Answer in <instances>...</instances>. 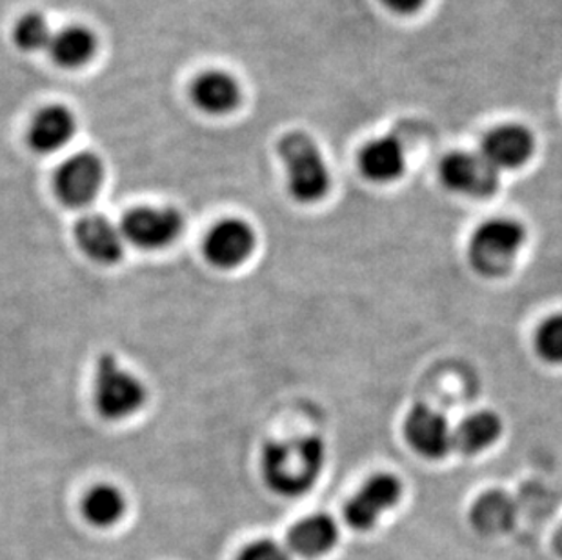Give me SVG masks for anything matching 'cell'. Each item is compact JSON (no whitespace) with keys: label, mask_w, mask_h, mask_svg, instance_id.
Returning a JSON list of instances; mask_svg holds the SVG:
<instances>
[{"label":"cell","mask_w":562,"mask_h":560,"mask_svg":"<svg viewBox=\"0 0 562 560\" xmlns=\"http://www.w3.org/2000/svg\"><path fill=\"white\" fill-rule=\"evenodd\" d=\"M326 462L323 439L306 435L290 440H273L260 457V471L266 486L281 497H301L308 493Z\"/></svg>","instance_id":"6da1fadb"},{"label":"cell","mask_w":562,"mask_h":560,"mask_svg":"<svg viewBox=\"0 0 562 560\" xmlns=\"http://www.w3.org/2000/svg\"><path fill=\"white\" fill-rule=\"evenodd\" d=\"M279 155L286 169L290 195L301 204L323 201L331 179L315 141L303 132L286 133L279 141Z\"/></svg>","instance_id":"7a4b0ae2"},{"label":"cell","mask_w":562,"mask_h":560,"mask_svg":"<svg viewBox=\"0 0 562 560\" xmlns=\"http://www.w3.org/2000/svg\"><path fill=\"white\" fill-rule=\"evenodd\" d=\"M526 243V229L514 219H490L475 227L468 243V260L479 276L501 279L514 268Z\"/></svg>","instance_id":"3957f363"},{"label":"cell","mask_w":562,"mask_h":560,"mask_svg":"<svg viewBox=\"0 0 562 560\" xmlns=\"http://www.w3.org/2000/svg\"><path fill=\"white\" fill-rule=\"evenodd\" d=\"M148 401V390L135 373L126 370L117 357L102 354L97 359L93 402L102 418L121 423L137 415Z\"/></svg>","instance_id":"277c9868"},{"label":"cell","mask_w":562,"mask_h":560,"mask_svg":"<svg viewBox=\"0 0 562 560\" xmlns=\"http://www.w3.org/2000/svg\"><path fill=\"white\" fill-rule=\"evenodd\" d=\"M182 227V215L173 208H133L121 223L126 243L146 251L168 248L179 238Z\"/></svg>","instance_id":"5b68a950"},{"label":"cell","mask_w":562,"mask_h":560,"mask_svg":"<svg viewBox=\"0 0 562 560\" xmlns=\"http://www.w3.org/2000/svg\"><path fill=\"white\" fill-rule=\"evenodd\" d=\"M439 175L442 184L459 195L490 199L499 190V169L481 154H450L440 163Z\"/></svg>","instance_id":"8992f818"},{"label":"cell","mask_w":562,"mask_h":560,"mask_svg":"<svg viewBox=\"0 0 562 560\" xmlns=\"http://www.w3.org/2000/svg\"><path fill=\"white\" fill-rule=\"evenodd\" d=\"M401 497H403V482L392 473H376L370 477L359 488V492L346 503V523L357 531H368L379 523L382 513L397 506Z\"/></svg>","instance_id":"52a82bcc"},{"label":"cell","mask_w":562,"mask_h":560,"mask_svg":"<svg viewBox=\"0 0 562 560\" xmlns=\"http://www.w3.org/2000/svg\"><path fill=\"white\" fill-rule=\"evenodd\" d=\"M104 165L95 154L80 152L64 160L55 173V193L69 208L88 206L101 191Z\"/></svg>","instance_id":"ba28073f"},{"label":"cell","mask_w":562,"mask_h":560,"mask_svg":"<svg viewBox=\"0 0 562 560\" xmlns=\"http://www.w3.org/2000/svg\"><path fill=\"white\" fill-rule=\"evenodd\" d=\"M257 248V235L243 219H223L204 240V257L218 270H237L250 260Z\"/></svg>","instance_id":"9c48e42d"},{"label":"cell","mask_w":562,"mask_h":560,"mask_svg":"<svg viewBox=\"0 0 562 560\" xmlns=\"http://www.w3.org/2000/svg\"><path fill=\"white\" fill-rule=\"evenodd\" d=\"M404 439L428 460H442L453 449V434L446 418L426 404L409 410L404 418Z\"/></svg>","instance_id":"30bf717a"},{"label":"cell","mask_w":562,"mask_h":560,"mask_svg":"<svg viewBox=\"0 0 562 560\" xmlns=\"http://www.w3.org/2000/svg\"><path fill=\"white\" fill-rule=\"evenodd\" d=\"M75 240L80 251L97 265L113 266L123 259L126 243L123 229L99 213L79 219L75 226Z\"/></svg>","instance_id":"8fae6325"},{"label":"cell","mask_w":562,"mask_h":560,"mask_svg":"<svg viewBox=\"0 0 562 560\" xmlns=\"http://www.w3.org/2000/svg\"><path fill=\"white\" fill-rule=\"evenodd\" d=\"M536 141L526 127L517 124L495 127L484 138L483 155L490 165L499 169H517L531 159Z\"/></svg>","instance_id":"7c38bea8"},{"label":"cell","mask_w":562,"mask_h":560,"mask_svg":"<svg viewBox=\"0 0 562 560\" xmlns=\"http://www.w3.org/2000/svg\"><path fill=\"white\" fill-rule=\"evenodd\" d=\"M77 121L66 107H46L33 116L27 143L33 152L48 155L63 149L74 138Z\"/></svg>","instance_id":"4fadbf2b"},{"label":"cell","mask_w":562,"mask_h":560,"mask_svg":"<svg viewBox=\"0 0 562 560\" xmlns=\"http://www.w3.org/2000/svg\"><path fill=\"white\" fill-rule=\"evenodd\" d=\"M190 91L195 107L210 115H224L239 107V82L221 69H207L196 75Z\"/></svg>","instance_id":"5bb4252c"},{"label":"cell","mask_w":562,"mask_h":560,"mask_svg":"<svg viewBox=\"0 0 562 560\" xmlns=\"http://www.w3.org/2000/svg\"><path fill=\"white\" fill-rule=\"evenodd\" d=\"M339 540V528L326 513H315L299 520L288 531V550L303 559H317L334 550Z\"/></svg>","instance_id":"9a60e30c"},{"label":"cell","mask_w":562,"mask_h":560,"mask_svg":"<svg viewBox=\"0 0 562 560\" xmlns=\"http://www.w3.org/2000/svg\"><path fill=\"white\" fill-rule=\"evenodd\" d=\"M359 166L362 175L372 182H393L406 169L403 144L395 137L375 138L362 149Z\"/></svg>","instance_id":"2e32d148"},{"label":"cell","mask_w":562,"mask_h":560,"mask_svg":"<svg viewBox=\"0 0 562 560\" xmlns=\"http://www.w3.org/2000/svg\"><path fill=\"white\" fill-rule=\"evenodd\" d=\"M501 435H503V421L497 413H473L453 432V449L468 457L483 453L499 440Z\"/></svg>","instance_id":"e0dca14e"},{"label":"cell","mask_w":562,"mask_h":560,"mask_svg":"<svg viewBox=\"0 0 562 560\" xmlns=\"http://www.w3.org/2000/svg\"><path fill=\"white\" fill-rule=\"evenodd\" d=\"M48 52L60 68H80L95 55L97 38L88 27L75 24L54 33Z\"/></svg>","instance_id":"ac0fdd59"},{"label":"cell","mask_w":562,"mask_h":560,"mask_svg":"<svg viewBox=\"0 0 562 560\" xmlns=\"http://www.w3.org/2000/svg\"><path fill=\"white\" fill-rule=\"evenodd\" d=\"M126 513V499L117 486L97 484L86 493L82 501V515L97 528H110Z\"/></svg>","instance_id":"d6986e66"},{"label":"cell","mask_w":562,"mask_h":560,"mask_svg":"<svg viewBox=\"0 0 562 560\" xmlns=\"http://www.w3.org/2000/svg\"><path fill=\"white\" fill-rule=\"evenodd\" d=\"M514 504L501 492H488L473 504L472 524L477 531L486 535L503 534L514 523Z\"/></svg>","instance_id":"ffe728a7"},{"label":"cell","mask_w":562,"mask_h":560,"mask_svg":"<svg viewBox=\"0 0 562 560\" xmlns=\"http://www.w3.org/2000/svg\"><path fill=\"white\" fill-rule=\"evenodd\" d=\"M13 38L15 44L22 52H41V49H48L54 33L49 27L46 16L41 13H26L21 16V21L16 22L15 30H13Z\"/></svg>","instance_id":"44dd1931"},{"label":"cell","mask_w":562,"mask_h":560,"mask_svg":"<svg viewBox=\"0 0 562 560\" xmlns=\"http://www.w3.org/2000/svg\"><path fill=\"white\" fill-rule=\"evenodd\" d=\"M536 351L548 365H562V313H555L536 332Z\"/></svg>","instance_id":"7402d4cb"},{"label":"cell","mask_w":562,"mask_h":560,"mask_svg":"<svg viewBox=\"0 0 562 560\" xmlns=\"http://www.w3.org/2000/svg\"><path fill=\"white\" fill-rule=\"evenodd\" d=\"M237 560H292V557L276 540L260 539L246 546Z\"/></svg>","instance_id":"603a6c76"},{"label":"cell","mask_w":562,"mask_h":560,"mask_svg":"<svg viewBox=\"0 0 562 560\" xmlns=\"http://www.w3.org/2000/svg\"><path fill=\"white\" fill-rule=\"evenodd\" d=\"M382 2L386 4L387 10L395 11L398 15H414L426 4V0H382Z\"/></svg>","instance_id":"cb8c5ba5"},{"label":"cell","mask_w":562,"mask_h":560,"mask_svg":"<svg viewBox=\"0 0 562 560\" xmlns=\"http://www.w3.org/2000/svg\"><path fill=\"white\" fill-rule=\"evenodd\" d=\"M552 548L555 551V556L562 559V524L555 529V534L552 537Z\"/></svg>","instance_id":"d4e9b609"}]
</instances>
